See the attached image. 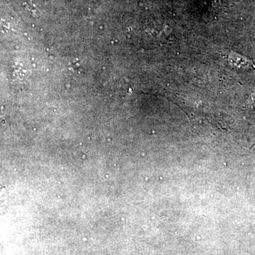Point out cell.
Segmentation results:
<instances>
[{
    "label": "cell",
    "instance_id": "6da1fadb",
    "mask_svg": "<svg viewBox=\"0 0 255 255\" xmlns=\"http://www.w3.org/2000/svg\"><path fill=\"white\" fill-rule=\"evenodd\" d=\"M230 56H231L229 58L230 63L236 65L238 68H250L251 67H254L253 63H251L249 60L243 58L241 55L234 54L230 55Z\"/></svg>",
    "mask_w": 255,
    "mask_h": 255
}]
</instances>
